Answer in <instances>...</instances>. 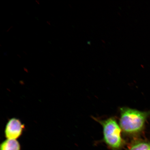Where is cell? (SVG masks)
Listing matches in <instances>:
<instances>
[{"mask_svg":"<svg viewBox=\"0 0 150 150\" xmlns=\"http://www.w3.org/2000/svg\"><path fill=\"white\" fill-rule=\"evenodd\" d=\"M0 150H21V147L17 140L7 139L1 144Z\"/></svg>","mask_w":150,"mask_h":150,"instance_id":"obj_4","label":"cell"},{"mask_svg":"<svg viewBox=\"0 0 150 150\" xmlns=\"http://www.w3.org/2000/svg\"><path fill=\"white\" fill-rule=\"evenodd\" d=\"M119 125L125 134L135 135L143 130L150 112H142L127 107L120 108Z\"/></svg>","mask_w":150,"mask_h":150,"instance_id":"obj_1","label":"cell"},{"mask_svg":"<svg viewBox=\"0 0 150 150\" xmlns=\"http://www.w3.org/2000/svg\"><path fill=\"white\" fill-rule=\"evenodd\" d=\"M129 150H150V143L143 140H137L131 144Z\"/></svg>","mask_w":150,"mask_h":150,"instance_id":"obj_5","label":"cell"},{"mask_svg":"<svg viewBox=\"0 0 150 150\" xmlns=\"http://www.w3.org/2000/svg\"><path fill=\"white\" fill-rule=\"evenodd\" d=\"M36 1L37 2V1ZM38 4H39V3H38Z\"/></svg>","mask_w":150,"mask_h":150,"instance_id":"obj_8","label":"cell"},{"mask_svg":"<svg viewBox=\"0 0 150 150\" xmlns=\"http://www.w3.org/2000/svg\"><path fill=\"white\" fill-rule=\"evenodd\" d=\"M94 119L102 125L103 139L109 147L117 150L123 147L125 142L122 137V129L115 118L110 117L104 120Z\"/></svg>","mask_w":150,"mask_h":150,"instance_id":"obj_2","label":"cell"},{"mask_svg":"<svg viewBox=\"0 0 150 150\" xmlns=\"http://www.w3.org/2000/svg\"><path fill=\"white\" fill-rule=\"evenodd\" d=\"M12 28H13V26H11V27L10 28H9V29H8V30H7V31H6L7 32H8V31H9V30H10L11 29H12Z\"/></svg>","mask_w":150,"mask_h":150,"instance_id":"obj_6","label":"cell"},{"mask_svg":"<svg viewBox=\"0 0 150 150\" xmlns=\"http://www.w3.org/2000/svg\"><path fill=\"white\" fill-rule=\"evenodd\" d=\"M47 23L49 24V25H50V22H48V21L47 22Z\"/></svg>","mask_w":150,"mask_h":150,"instance_id":"obj_7","label":"cell"},{"mask_svg":"<svg viewBox=\"0 0 150 150\" xmlns=\"http://www.w3.org/2000/svg\"><path fill=\"white\" fill-rule=\"evenodd\" d=\"M24 127L20 120L17 118L9 120L5 130L6 138L7 139L17 140L22 135Z\"/></svg>","mask_w":150,"mask_h":150,"instance_id":"obj_3","label":"cell"}]
</instances>
